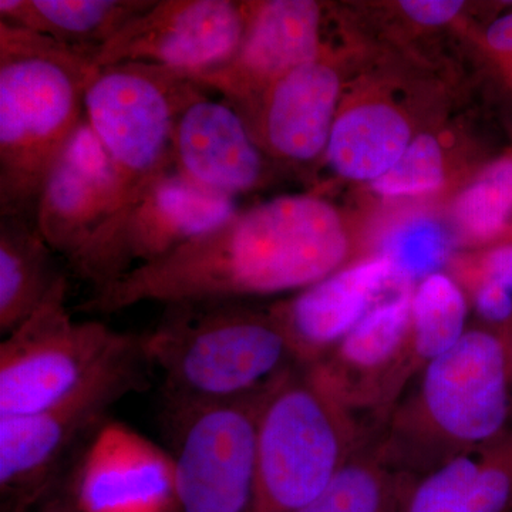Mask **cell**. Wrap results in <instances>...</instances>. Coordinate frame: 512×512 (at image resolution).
<instances>
[{
    "label": "cell",
    "instance_id": "2",
    "mask_svg": "<svg viewBox=\"0 0 512 512\" xmlns=\"http://www.w3.org/2000/svg\"><path fill=\"white\" fill-rule=\"evenodd\" d=\"M92 57L0 22V217L36 218L47 175L86 117Z\"/></svg>",
    "mask_w": 512,
    "mask_h": 512
},
{
    "label": "cell",
    "instance_id": "1",
    "mask_svg": "<svg viewBox=\"0 0 512 512\" xmlns=\"http://www.w3.org/2000/svg\"><path fill=\"white\" fill-rule=\"evenodd\" d=\"M511 427L507 333L478 325L424 366L380 427V440L393 470L412 480Z\"/></svg>",
    "mask_w": 512,
    "mask_h": 512
},
{
    "label": "cell",
    "instance_id": "12",
    "mask_svg": "<svg viewBox=\"0 0 512 512\" xmlns=\"http://www.w3.org/2000/svg\"><path fill=\"white\" fill-rule=\"evenodd\" d=\"M322 8L313 0L247 2V28L227 62L191 74L248 117L286 73L322 55Z\"/></svg>",
    "mask_w": 512,
    "mask_h": 512
},
{
    "label": "cell",
    "instance_id": "27",
    "mask_svg": "<svg viewBox=\"0 0 512 512\" xmlns=\"http://www.w3.org/2000/svg\"><path fill=\"white\" fill-rule=\"evenodd\" d=\"M476 269L473 306L481 326L507 330L512 323V238L488 248Z\"/></svg>",
    "mask_w": 512,
    "mask_h": 512
},
{
    "label": "cell",
    "instance_id": "14",
    "mask_svg": "<svg viewBox=\"0 0 512 512\" xmlns=\"http://www.w3.org/2000/svg\"><path fill=\"white\" fill-rule=\"evenodd\" d=\"M383 255L349 264L291 299L271 306L298 365L328 356L377 303L402 289Z\"/></svg>",
    "mask_w": 512,
    "mask_h": 512
},
{
    "label": "cell",
    "instance_id": "30",
    "mask_svg": "<svg viewBox=\"0 0 512 512\" xmlns=\"http://www.w3.org/2000/svg\"><path fill=\"white\" fill-rule=\"evenodd\" d=\"M40 512H82L64 480L42 500Z\"/></svg>",
    "mask_w": 512,
    "mask_h": 512
},
{
    "label": "cell",
    "instance_id": "31",
    "mask_svg": "<svg viewBox=\"0 0 512 512\" xmlns=\"http://www.w3.org/2000/svg\"><path fill=\"white\" fill-rule=\"evenodd\" d=\"M29 510L30 507L28 504L8 501V503H2V510H0V512H29Z\"/></svg>",
    "mask_w": 512,
    "mask_h": 512
},
{
    "label": "cell",
    "instance_id": "7",
    "mask_svg": "<svg viewBox=\"0 0 512 512\" xmlns=\"http://www.w3.org/2000/svg\"><path fill=\"white\" fill-rule=\"evenodd\" d=\"M150 370L141 335L136 350L69 399L42 412L0 416L2 503H42L109 423L111 409L146 389Z\"/></svg>",
    "mask_w": 512,
    "mask_h": 512
},
{
    "label": "cell",
    "instance_id": "17",
    "mask_svg": "<svg viewBox=\"0 0 512 512\" xmlns=\"http://www.w3.org/2000/svg\"><path fill=\"white\" fill-rule=\"evenodd\" d=\"M340 87L338 70L322 52L282 76L245 120L265 153L289 163H311L328 147Z\"/></svg>",
    "mask_w": 512,
    "mask_h": 512
},
{
    "label": "cell",
    "instance_id": "16",
    "mask_svg": "<svg viewBox=\"0 0 512 512\" xmlns=\"http://www.w3.org/2000/svg\"><path fill=\"white\" fill-rule=\"evenodd\" d=\"M171 150L178 174L222 197L237 200L264 181L265 151L228 101L204 96L188 104L175 121Z\"/></svg>",
    "mask_w": 512,
    "mask_h": 512
},
{
    "label": "cell",
    "instance_id": "9",
    "mask_svg": "<svg viewBox=\"0 0 512 512\" xmlns=\"http://www.w3.org/2000/svg\"><path fill=\"white\" fill-rule=\"evenodd\" d=\"M238 211L237 200L204 190L173 168L120 220L96 232L67 266L97 291L220 227Z\"/></svg>",
    "mask_w": 512,
    "mask_h": 512
},
{
    "label": "cell",
    "instance_id": "18",
    "mask_svg": "<svg viewBox=\"0 0 512 512\" xmlns=\"http://www.w3.org/2000/svg\"><path fill=\"white\" fill-rule=\"evenodd\" d=\"M396 512H512V427L430 473L402 480Z\"/></svg>",
    "mask_w": 512,
    "mask_h": 512
},
{
    "label": "cell",
    "instance_id": "5",
    "mask_svg": "<svg viewBox=\"0 0 512 512\" xmlns=\"http://www.w3.org/2000/svg\"><path fill=\"white\" fill-rule=\"evenodd\" d=\"M208 90L187 74L144 63L96 67L86 119L103 144L116 181L109 227L173 170V131L181 111ZM99 229V231H100Z\"/></svg>",
    "mask_w": 512,
    "mask_h": 512
},
{
    "label": "cell",
    "instance_id": "25",
    "mask_svg": "<svg viewBox=\"0 0 512 512\" xmlns=\"http://www.w3.org/2000/svg\"><path fill=\"white\" fill-rule=\"evenodd\" d=\"M453 252V238L439 221L414 218L387 235L383 256L392 262L400 284L416 286L427 276L439 274Z\"/></svg>",
    "mask_w": 512,
    "mask_h": 512
},
{
    "label": "cell",
    "instance_id": "29",
    "mask_svg": "<svg viewBox=\"0 0 512 512\" xmlns=\"http://www.w3.org/2000/svg\"><path fill=\"white\" fill-rule=\"evenodd\" d=\"M488 47L512 67V12L495 19L485 33Z\"/></svg>",
    "mask_w": 512,
    "mask_h": 512
},
{
    "label": "cell",
    "instance_id": "20",
    "mask_svg": "<svg viewBox=\"0 0 512 512\" xmlns=\"http://www.w3.org/2000/svg\"><path fill=\"white\" fill-rule=\"evenodd\" d=\"M154 0H0V22L50 37L90 57Z\"/></svg>",
    "mask_w": 512,
    "mask_h": 512
},
{
    "label": "cell",
    "instance_id": "8",
    "mask_svg": "<svg viewBox=\"0 0 512 512\" xmlns=\"http://www.w3.org/2000/svg\"><path fill=\"white\" fill-rule=\"evenodd\" d=\"M271 386L232 402L164 407L175 512H251L256 431Z\"/></svg>",
    "mask_w": 512,
    "mask_h": 512
},
{
    "label": "cell",
    "instance_id": "10",
    "mask_svg": "<svg viewBox=\"0 0 512 512\" xmlns=\"http://www.w3.org/2000/svg\"><path fill=\"white\" fill-rule=\"evenodd\" d=\"M247 28V2L154 0L94 53V67L144 63L191 76L227 62Z\"/></svg>",
    "mask_w": 512,
    "mask_h": 512
},
{
    "label": "cell",
    "instance_id": "26",
    "mask_svg": "<svg viewBox=\"0 0 512 512\" xmlns=\"http://www.w3.org/2000/svg\"><path fill=\"white\" fill-rule=\"evenodd\" d=\"M446 178L443 150L430 134L414 138L396 164L370 183L383 198L419 197L443 187Z\"/></svg>",
    "mask_w": 512,
    "mask_h": 512
},
{
    "label": "cell",
    "instance_id": "23",
    "mask_svg": "<svg viewBox=\"0 0 512 512\" xmlns=\"http://www.w3.org/2000/svg\"><path fill=\"white\" fill-rule=\"evenodd\" d=\"M468 309L463 288L443 272L414 286L410 343L419 373L466 335Z\"/></svg>",
    "mask_w": 512,
    "mask_h": 512
},
{
    "label": "cell",
    "instance_id": "24",
    "mask_svg": "<svg viewBox=\"0 0 512 512\" xmlns=\"http://www.w3.org/2000/svg\"><path fill=\"white\" fill-rule=\"evenodd\" d=\"M454 217L471 241L503 237L512 221V151L488 164L461 192Z\"/></svg>",
    "mask_w": 512,
    "mask_h": 512
},
{
    "label": "cell",
    "instance_id": "28",
    "mask_svg": "<svg viewBox=\"0 0 512 512\" xmlns=\"http://www.w3.org/2000/svg\"><path fill=\"white\" fill-rule=\"evenodd\" d=\"M400 6L414 22L439 26L456 18L464 8V3L456 0H404L400 2Z\"/></svg>",
    "mask_w": 512,
    "mask_h": 512
},
{
    "label": "cell",
    "instance_id": "21",
    "mask_svg": "<svg viewBox=\"0 0 512 512\" xmlns=\"http://www.w3.org/2000/svg\"><path fill=\"white\" fill-rule=\"evenodd\" d=\"M410 143L412 128L399 110L386 103H363L338 114L325 157L340 177L373 183Z\"/></svg>",
    "mask_w": 512,
    "mask_h": 512
},
{
    "label": "cell",
    "instance_id": "19",
    "mask_svg": "<svg viewBox=\"0 0 512 512\" xmlns=\"http://www.w3.org/2000/svg\"><path fill=\"white\" fill-rule=\"evenodd\" d=\"M36 218L0 217V333L3 338L42 306L66 278Z\"/></svg>",
    "mask_w": 512,
    "mask_h": 512
},
{
    "label": "cell",
    "instance_id": "15",
    "mask_svg": "<svg viewBox=\"0 0 512 512\" xmlns=\"http://www.w3.org/2000/svg\"><path fill=\"white\" fill-rule=\"evenodd\" d=\"M116 181L109 156L86 117L47 175L36 222L47 244L69 261L113 212Z\"/></svg>",
    "mask_w": 512,
    "mask_h": 512
},
{
    "label": "cell",
    "instance_id": "11",
    "mask_svg": "<svg viewBox=\"0 0 512 512\" xmlns=\"http://www.w3.org/2000/svg\"><path fill=\"white\" fill-rule=\"evenodd\" d=\"M413 289L377 303L328 356L313 363L340 399L376 427L419 375L410 343Z\"/></svg>",
    "mask_w": 512,
    "mask_h": 512
},
{
    "label": "cell",
    "instance_id": "13",
    "mask_svg": "<svg viewBox=\"0 0 512 512\" xmlns=\"http://www.w3.org/2000/svg\"><path fill=\"white\" fill-rule=\"evenodd\" d=\"M82 512H175L170 453L109 421L63 478Z\"/></svg>",
    "mask_w": 512,
    "mask_h": 512
},
{
    "label": "cell",
    "instance_id": "4",
    "mask_svg": "<svg viewBox=\"0 0 512 512\" xmlns=\"http://www.w3.org/2000/svg\"><path fill=\"white\" fill-rule=\"evenodd\" d=\"M379 429L315 366H293L272 384L259 414L251 512L301 511Z\"/></svg>",
    "mask_w": 512,
    "mask_h": 512
},
{
    "label": "cell",
    "instance_id": "32",
    "mask_svg": "<svg viewBox=\"0 0 512 512\" xmlns=\"http://www.w3.org/2000/svg\"><path fill=\"white\" fill-rule=\"evenodd\" d=\"M505 333H507L508 346H510L511 362H512V323L510 325V328L505 330Z\"/></svg>",
    "mask_w": 512,
    "mask_h": 512
},
{
    "label": "cell",
    "instance_id": "22",
    "mask_svg": "<svg viewBox=\"0 0 512 512\" xmlns=\"http://www.w3.org/2000/svg\"><path fill=\"white\" fill-rule=\"evenodd\" d=\"M402 477L387 460L380 429L328 487L298 512H396Z\"/></svg>",
    "mask_w": 512,
    "mask_h": 512
},
{
    "label": "cell",
    "instance_id": "6",
    "mask_svg": "<svg viewBox=\"0 0 512 512\" xmlns=\"http://www.w3.org/2000/svg\"><path fill=\"white\" fill-rule=\"evenodd\" d=\"M67 292L66 276L0 343V416L42 412L69 399L141 345L137 333L74 320Z\"/></svg>",
    "mask_w": 512,
    "mask_h": 512
},
{
    "label": "cell",
    "instance_id": "3",
    "mask_svg": "<svg viewBox=\"0 0 512 512\" xmlns=\"http://www.w3.org/2000/svg\"><path fill=\"white\" fill-rule=\"evenodd\" d=\"M143 346L164 407L244 399L298 365L271 308L245 302L167 305Z\"/></svg>",
    "mask_w": 512,
    "mask_h": 512
}]
</instances>
